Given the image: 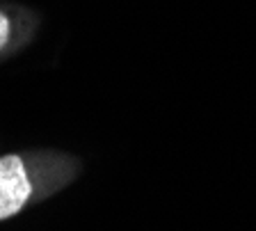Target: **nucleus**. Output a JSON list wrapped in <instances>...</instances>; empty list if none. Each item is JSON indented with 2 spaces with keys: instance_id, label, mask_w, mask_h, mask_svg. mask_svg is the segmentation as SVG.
<instances>
[{
  "instance_id": "nucleus-1",
  "label": "nucleus",
  "mask_w": 256,
  "mask_h": 231,
  "mask_svg": "<svg viewBox=\"0 0 256 231\" xmlns=\"http://www.w3.org/2000/svg\"><path fill=\"white\" fill-rule=\"evenodd\" d=\"M32 194L26 165L16 154L0 158V220H7L26 206Z\"/></svg>"
},
{
  "instance_id": "nucleus-2",
  "label": "nucleus",
  "mask_w": 256,
  "mask_h": 231,
  "mask_svg": "<svg viewBox=\"0 0 256 231\" xmlns=\"http://www.w3.org/2000/svg\"><path fill=\"white\" fill-rule=\"evenodd\" d=\"M7 39H10V18L0 12V48L7 44Z\"/></svg>"
}]
</instances>
